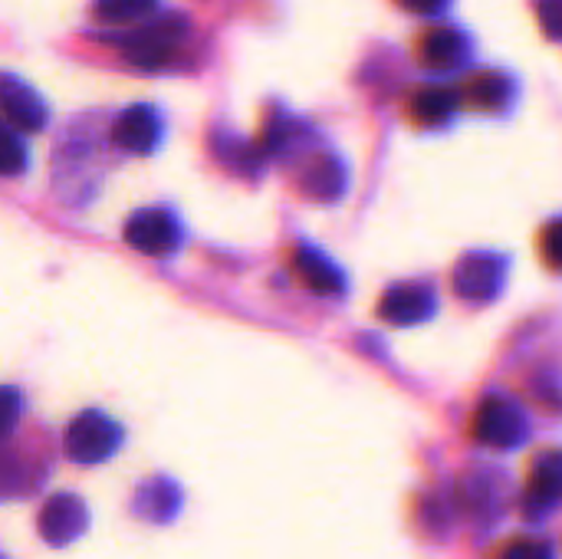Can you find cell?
I'll list each match as a JSON object with an SVG mask.
<instances>
[{"label":"cell","mask_w":562,"mask_h":559,"mask_svg":"<svg viewBox=\"0 0 562 559\" xmlns=\"http://www.w3.org/2000/svg\"><path fill=\"white\" fill-rule=\"evenodd\" d=\"M122 425L105 412H82L66 428V455L76 465H102L122 448Z\"/></svg>","instance_id":"1"},{"label":"cell","mask_w":562,"mask_h":559,"mask_svg":"<svg viewBox=\"0 0 562 559\" xmlns=\"http://www.w3.org/2000/svg\"><path fill=\"white\" fill-rule=\"evenodd\" d=\"M125 241L138 254L148 257H168L181 247V224L165 208H142L125 224Z\"/></svg>","instance_id":"2"},{"label":"cell","mask_w":562,"mask_h":559,"mask_svg":"<svg viewBox=\"0 0 562 559\" xmlns=\"http://www.w3.org/2000/svg\"><path fill=\"white\" fill-rule=\"evenodd\" d=\"M184 26H188L184 16H165L158 23H145L138 30H132V36L122 40V46L132 63H138L145 69H158L175 56V49L184 36Z\"/></svg>","instance_id":"3"},{"label":"cell","mask_w":562,"mask_h":559,"mask_svg":"<svg viewBox=\"0 0 562 559\" xmlns=\"http://www.w3.org/2000/svg\"><path fill=\"white\" fill-rule=\"evenodd\" d=\"M0 112L20 132H43L49 119L43 96L13 72H0Z\"/></svg>","instance_id":"4"},{"label":"cell","mask_w":562,"mask_h":559,"mask_svg":"<svg viewBox=\"0 0 562 559\" xmlns=\"http://www.w3.org/2000/svg\"><path fill=\"white\" fill-rule=\"evenodd\" d=\"M89 527V511H86V501L76 497V494H56L43 504L40 511V537L49 544V547H66L72 544L76 537H82Z\"/></svg>","instance_id":"5"},{"label":"cell","mask_w":562,"mask_h":559,"mask_svg":"<svg viewBox=\"0 0 562 559\" xmlns=\"http://www.w3.org/2000/svg\"><path fill=\"white\" fill-rule=\"evenodd\" d=\"M112 142L128 155H151L161 142V115L155 105H132L112 125Z\"/></svg>","instance_id":"6"},{"label":"cell","mask_w":562,"mask_h":559,"mask_svg":"<svg viewBox=\"0 0 562 559\" xmlns=\"http://www.w3.org/2000/svg\"><path fill=\"white\" fill-rule=\"evenodd\" d=\"M527 425H524V415L517 405L504 402V399H487L481 409H477V418H474V435L484 441V445H494V448H510L524 438Z\"/></svg>","instance_id":"7"},{"label":"cell","mask_w":562,"mask_h":559,"mask_svg":"<svg viewBox=\"0 0 562 559\" xmlns=\"http://www.w3.org/2000/svg\"><path fill=\"white\" fill-rule=\"evenodd\" d=\"M504 283V264L491 254H474L464 257L454 270V287L464 300H494Z\"/></svg>","instance_id":"8"},{"label":"cell","mask_w":562,"mask_h":559,"mask_svg":"<svg viewBox=\"0 0 562 559\" xmlns=\"http://www.w3.org/2000/svg\"><path fill=\"white\" fill-rule=\"evenodd\" d=\"M431 310H435V297H431L425 287H395V290L379 303V313H382L389 323H395V326L422 323Z\"/></svg>","instance_id":"9"},{"label":"cell","mask_w":562,"mask_h":559,"mask_svg":"<svg viewBox=\"0 0 562 559\" xmlns=\"http://www.w3.org/2000/svg\"><path fill=\"white\" fill-rule=\"evenodd\" d=\"M468 53V40L451 26H435L418 40V56L431 69H454Z\"/></svg>","instance_id":"10"},{"label":"cell","mask_w":562,"mask_h":559,"mask_svg":"<svg viewBox=\"0 0 562 559\" xmlns=\"http://www.w3.org/2000/svg\"><path fill=\"white\" fill-rule=\"evenodd\" d=\"M293 270H296V277L303 280V287H310L313 293L336 297V293H342V287H346L342 273H339L319 250H313V247H300V250H296Z\"/></svg>","instance_id":"11"},{"label":"cell","mask_w":562,"mask_h":559,"mask_svg":"<svg viewBox=\"0 0 562 559\" xmlns=\"http://www.w3.org/2000/svg\"><path fill=\"white\" fill-rule=\"evenodd\" d=\"M461 96H464V105H471V109L497 112L510 99V79L501 76V72H474L464 82V92Z\"/></svg>","instance_id":"12"},{"label":"cell","mask_w":562,"mask_h":559,"mask_svg":"<svg viewBox=\"0 0 562 559\" xmlns=\"http://www.w3.org/2000/svg\"><path fill=\"white\" fill-rule=\"evenodd\" d=\"M342 185H346V171H342V165L333 155H319V158H313L303 168V191L319 198V201L339 198Z\"/></svg>","instance_id":"13"},{"label":"cell","mask_w":562,"mask_h":559,"mask_svg":"<svg viewBox=\"0 0 562 559\" xmlns=\"http://www.w3.org/2000/svg\"><path fill=\"white\" fill-rule=\"evenodd\" d=\"M178 488L168 484L165 478H155L148 484L138 488L135 494V514L145 517V521H168L175 511H178Z\"/></svg>","instance_id":"14"},{"label":"cell","mask_w":562,"mask_h":559,"mask_svg":"<svg viewBox=\"0 0 562 559\" xmlns=\"http://www.w3.org/2000/svg\"><path fill=\"white\" fill-rule=\"evenodd\" d=\"M95 16L105 26H128L158 10V0H95Z\"/></svg>","instance_id":"15"},{"label":"cell","mask_w":562,"mask_h":559,"mask_svg":"<svg viewBox=\"0 0 562 559\" xmlns=\"http://www.w3.org/2000/svg\"><path fill=\"white\" fill-rule=\"evenodd\" d=\"M454 112V99L445 89H425L412 99V119L418 125H445Z\"/></svg>","instance_id":"16"},{"label":"cell","mask_w":562,"mask_h":559,"mask_svg":"<svg viewBox=\"0 0 562 559\" xmlns=\"http://www.w3.org/2000/svg\"><path fill=\"white\" fill-rule=\"evenodd\" d=\"M30 488H33V481H26L23 458L13 448L0 445V501L20 497V494H33Z\"/></svg>","instance_id":"17"},{"label":"cell","mask_w":562,"mask_h":559,"mask_svg":"<svg viewBox=\"0 0 562 559\" xmlns=\"http://www.w3.org/2000/svg\"><path fill=\"white\" fill-rule=\"evenodd\" d=\"M26 161H30V152H26L23 138L0 122V175L3 178L23 175L26 171Z\"/></svg>","instance_id":"18"},{"label":"cell","mask_w":562,"mask_h":559,"mask_svg":"<svg viewBox=\"0 0 562 559\" xmlns=\"http://www.w3.org/2000/svg\"><path fill=\"white\" fill-rule=\"evenodd\" d=\"M560 484H562V458L560 455H550V458H543V465L537 468L533 491H537L543 501H550V497L560 491Z\"/></svg>","instance_id":"19"},{"label":"cell","mask_w":562,"mask_h":559,"mask_svg":"<svg viewBox=\"0 0 562 559\" xmlns=\"http://www.w3.org/2000/svg\"><path fill=\"white\" fill-rule=\"evenodd\" d=\"M23 415V395L10 385L0 389V438H7Z\"/></svg>","instance_id":"20"},{"label":"cell","mask_w":562,"mask_h":559,"mask_svg":"<svg viewBox=\"0 0 562 559\" xmlns=\"http://www.w3.org/2000/svg\"><path fill=\"white\" fill-rule=\"evenodd\" d=\"M540 257H543L547 267L562 270V221H553V224L543 227V234H540Z\"/></svg>","instance_id":"21"},{"label":"cell","mask_w":562,"mask_h":559,"mask_svg":"<svg viewBox=\"0 0 562 559\" xmlns=\"http://www.w3.org/2000/svg\"><path fill=\"white\" fill-rule=\"evenodd\" d=\"M537 16H540V26L547 30V36L560 40L562 36V0H540V3H537Z\"/></svg>","instance_id":"22"},{"label":"cell","mask_w":562,"mask_h":559,"mask_svg":"<svg viewBox=\"0 0 562 559\" xmlns=\"http://www.w3.org/2000/svg\"><path fill=\"white\" fill-rule=\"evenodd\" d=\"M405 10H412V13H435V10H441L448 0H398Z\"/></svg>","instance_id":"23"},{"label":"cell","mask_w":562,"mask_h":559,"mask_svg":"<svg viewBox=\"0 0 562 559\" xmlns=\"http://www.w3.org/2000/svg\"><path fill=\"white\" fill-rule=\"evenodd\" d=\"M507 559H547V550L543 547H533V544H517Z\"/></svg>","instance_id":"24"},{"label":"cell","mask_w":562,"mask_h":559,"mask_svg":"<svg viewBox=\"0 0 562 559\" xmlns=\"http://www.w3.org/2000/svg\"><path fill=\"white\" fill-rule=\"evenodd\" d=\"M0 559H3V557H0Z\"/></svg>","instance_id":"25"}]
</instances>
